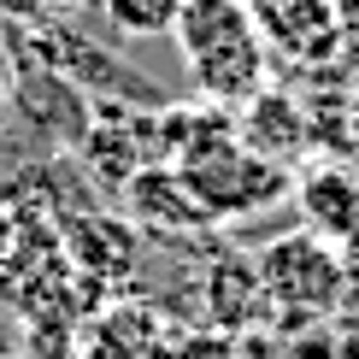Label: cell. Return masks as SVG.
<instances>
[{
  "label": "cell",
  "instance_id": "6da1fadb",
  "mask_svg": "<svg viewBox=\"0 0 359 359\" xmlns=\"http://www.w3.org/2000/svg\"><path fill=\"white\" fill-rule=\"evenodd\" d=\"M259 277H265V294H271V312H283L289 324H306V318H336L348 306V277H341V253L330 236L318 230H289L277 242H265L259 253Z\"/></svg>",
  "mask_w": 359,
  "mask_h": 359
},
{
  "label": "cell",
  "instance_id": "7a4b0ae2",
  "mask_svg": "<svg viewBox=\"0 0 359 359\" xmlns=\"http://www.w3.org/2000/svg\"><path fill=\"white\" fill-rule=\"evenodd\" d=\"M177 171L189 177V189L201 194V206L212 212V224L259 212V206H271V201H283V194L294 189L289 165L271 159V154H259V147H248L242 136H230V142L206 147V154L183 159Z\"/></svg>",
  "mask_w": 359,
  "mask_h": 359
},
{
  "label": "cell",
  "instance_id": "3957f363",
  "mask_svg": "<svg viewBox=\"0 0 359 359\" xmlns=\"http://www.w3.org/2000/svg\"><path fill=\"white\" fill-rule=\"evenodd\" d=\"M259 41L294 65H324L348 48V18L336 0H248Z\"/></svg>",
  "mask_w": 359,
  "mask_h": 359
},
{
  "label": "cell",
  "instance_id": "277c9868",
  "mask_svg": "<svg viewBox=\"0 0 359 359\" xmlns=\"http://www.w3.org/2000/svg\"><path fill=\"white\" fill-rule=\"evenodd\" d=\"M83 159H88L95 177H107L112 189H124L142 165H159V112L147 118L136 107L100 100L95 124L83 130Z\"/></svg>",
  "mask_w": 359,
  "mask_h": 359
},
{
  "label": "cell",
  "instance_id": "5b68a950",
  "mask_svg": "<svg viewBox=\"0 0 359 359\" xmlns=\"http://www.w3.org/2000/svg\"><path fill=\"white\" fill-rule=\"evenodd\" d=\"M59 248H65V259L77 265L83 277H95L100 289H118L142 259L136 253V224L118 218V212H88V206L59 218Z\"/></svg>",
  "mask_w": 359,
  "mask_h": 359
},
{
  "label": "cell",
  "instance_id": "8992f818",
  "mask_svg": "<svg viewBox=\"0 0 359 359\" xmlns=\"http://www.w3.org/2000/svg\"><path fill=\"white\" fill-rule=\"evenodd\" d=\"M118 194H124L130 218H142L147 230H165V236L212 230V212L201 206V194H194L189 177L177 171V165H165V159H159V165H142Z\"/></svg>",
  "mask_w": 359,
  "mask_h": 359
},
{
  "label": "cell",
  "instance_id": "52a82bcc",
  "mask_svg": "<svg viewBox=\"0 0 359 359\" xmlns=\"http://www.w3.org/2000/svg\"><path fill=\"white\" fill-rule=\"evenodd\" d=\"M265 65H271V48L259 41V29H242V36L218 41V48L194 53L189 71H194V88L218 107H242L248 95L265 88Z\"/></svg>",
  "mask_w": 359,
  "mask_h": 359
},
{
  "label": "cell",
  "instance_id": "ba28073f",
  "mask_svg": "<svg viewBox=\"0 0 359 359\" xmlns=\"http://www.w3.org/2000/svg\"><path fill=\"white\" fill-rule=\"evenodd\" d=\"M271 318V294H265V277H259V259L248 253H218L212 271H206V324L230 336H248L253 324Z\"/></svg>",
  "mask_w": 359,
  "mask_h": 359
},
{
  "label": "cell",
  "instance_id": "9c48e42d",
  "mask_svg": "<svg viewBox=\"0 0 359 359\" xmlns=\"http://www.w3.org/2000/svg\"><path fill=\"white\" fill-rule=\"evenodd\" d=\"M236 136L248 147H259V154L271 159H301L312 147V118L294 95H277V88H259V95H248L242 107H236Z\"/></svg>",
  "mask_w": 359,
  "mask_h": 359
},
{
  "label": "cell",
  "instance_id": "30bf717a",
  "mask_svg": "<svg viewBox=\"0 0 359 359\" xmlns=\"http://www.w3.org/2000/svg\"><path fill=\"white\" fill-rule=\"evenodd\" d=\"M294 206H301V224L318 236H341L359 224V189H353V165H341V159H318V165H306L294 177Z\"/></svg>",
  "mask_w": 359,
  "mask_h": 359
},
{
  "label": "cell",
  "instance_id": "8fae6325",
  "mask_svg": "<svg viewBox=\"0 0 359 359\" xmlns=\"http://www.w3.org/2000/svg\"><path fill=\"white\" fill-rule=\"evenodd\" d=\"M77 359H171V336H165V318L154 306H136V301H118L100 312L95 324V341H83Z\"/></svg>",
  "mask_w": 359,
  "mask_h": 359
},
{
  "label": "cell",
  "instance_id": "7c38bea8",
  "mask_svg": "<svg viewBox=\"0 0 359 359\" xmlns=\"http://www.w3.org/2000/svg\"><path fill=\"white\" fill-rule=\"evenodd\" d=\"M100 12H107V24L124 29V36H171L183 0H100Z\"/></svg>",
  "mask_w": 359,
  "mask_h": 359
},
{
  "label": "cell",
  "instance_id": "4fadbf2b",
  "mask_svg": "<svg viewBox=\"0 0 359 359\" xmlns=\"http://www.w3.org/2000/svg\"><path fill=\"white\" fill-rule=\"evenodd\" d=\"M171 359H242V341L230 330H218V324H206V330L171 336Z\"/></svg>",
  "mask_w": 359,
  "mask_h": 359
},
{
  "label": "cell",
  "instance_id": "5bb4252c",
  "mask_svg": "<svg viewBox=\"0 0 359 359\" xmlns=\"http://www.w3.org/2000/svg\"><path fill=\"white\" fill-rule=\"evenodd\" d=\"M330 341H336V353H341V359H359V306H341V312H336Z\"/></svg>",
  "mask_w": 359,
  "mask_h": 359
},
{
  "label": "cell",
  "instance_id": "9a60e30c",
  "mask_svg": "<svg viewBox=\"0 0 359 359\" xmlns=\"http://www.w3.org/2000/svg\"><path fill=\"white\" fill-rule=\"evenodd\" d=\"M336 253H341V277H348V294H359V224L336 242Z\"/></svg>",
  "mask_w": 359,
  "mask_h": 359
},
{
  "label": "cell",
  "instance_id": "2e32d148",
  "mask_svg": "<svg viewBox=\"0 0 359 359\" xmlns=\"http://www.w3.org/2000/svg\"><path fill=\"white\" fill-rule=\"evenodd\" d=\"M41 6H59V12H100V0H41Z\"/></svg>",
  "mask_w": 359,
  "mask_h": 359
},
{
  "label": "cell",
  "instance_id": "e0dca14e",
  "mask_svg": "<svg viewBox=\"0 0 359 359\" xmlns=\"http://www.w3.org/2000/svg\"><path fill=\"white\" fill-rule=\"evenodd\" d=\"M6 95H12V71H6V59H0V112H6Z\"/></svg>",
  "mask_w": 359,
  "mask_h": 359
},
{
  "label": "cell",
  "instance_id": "ac0fdd59",
  "mask_svg": "<svg viewBox=\"0 0 359 359\" xmlns=\"http://www.w3.org/2000/svg\"><path fill=\"white\" fill-rule=\"evenodd\" d=\"M6 236H12V206L0 201V248H6Z\"/></svg>",
  "mask_w": 359,
  "mask_h": 359
},
{
  "label": "cell",
  "instance_id": "d6986e66",
  "mask_svg": "<svg viewBox=\"0 0 359 359\" xmlns=\"http://www.w3.org/2000/svg\"><path fill=\"white\" fill-rule=\"evenodd\" d=\"M336 6H341V18H348V24L359 18V0H336Z\"/></svg>",
  "mask_w": 359,
  "mask_h": 359
},
{
  "label": "cell",
  "instance_id": "ffe728a7",
  "mask_svg": "<svg viewBox=\"0 0 359 359\" xmlns=\"http://www.w3.org/2000/svg\"><path fill=\"white\" fill-rule=\"evenodd\" d=\"M353 189H359V154H353Z\"/></svg>",
  "mask_w": 359,
  "mask_h": 359
},
{
  "label": "cell",
  "instance_id": "44dd1931",
  "mask_svg": "<svg viewBox=\"0 0 359 359\" xmlns=\"http://www.w3.org/2000/svg\"><path fill=\"white\" fill-rule=\"evenodd\" d=\"M353 24H359V18H353Z\"/></svg>",
  "mask_w": 359,
  "mask_h": 359
}]
</instances>
